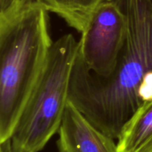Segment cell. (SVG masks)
Segmentation results:
<instances>
[{"label":"cell","mask_w":152,"mask_h":152,"mask_svg":"<svg viewBox=\"0 0 152 152\" xmlns=\"http://www.w3.org/2000/svg\"><path fill=\"white\" fill-rule=\"evenodd\" d=\"M121 8L127 16L128 33L114 72L102 78L77 54L68 92V101L114 140L143 103L138 89L152 71V0H123Z\"/></svg>","instance_id":"6da1fadb"},{"label":"cell","mask_w":152,"mask_h":152,"mask_svg":"<svg viewBox=\"0 0 152 152\" xmlns=\"http://www.w3.org/2000/svg\"><path fill=\"white\" fill-rule=\"evenodd\" d=\"M42 0L0 11V142L10 140L39 78L53 41Z\"/></svg>","instance_id":"7a4b0ae2"},{"label":"cell","mask_w":152,"mask_h":152,"mask_svg":"<svg viewBox=\"0 0 152 152\" xmlns=\"http://www.w3.org/2000/svg\"><path fill=\"white\" fill-rule=\"evenodd\" d=\"M78 50L79 42L71 34L53 41L41 75L4 145L6 152H39L58 133Z\"/></svg>","instance_id":"3957f363"},{"label":"cell","mask_w":152,"mask_h":152,"mask_svg":"<svg viewBox=\"0 0 152 152\" xmlns=\"http://www.w3.org/2000/svg\"><path fill=\"white\" fill-rule=\"evenodd\" d=\"M80 33L78 56L94 74L109 77L117 68L127 37L125 12L117 3L102 0L89 14Z\"/></svg>","instance_id":"277c9868"},{"label":"cell","mask_w":152,"mask_h":152,"mask_svg":"<svg viewBox=\"0 0 152 152\" xmlns=\"http://www.w3.org/2000/svg\"><path fill=\"white\" fill-rule=\"evenodd\" d=\"M58 134V152H119L114 139L96 129L69 101Z\"/></svg>","instance_id":"5b68a950"},{"label":"cell","mask_w":152,"mask_h":152,"mask_svg":"<svg viewBox=\"0 0 152 152\" xmlns=\"http://www.w3.org/2000/svg\"><path fill=\"white\" fill-rule=\"evenodd\" d=\"M117 140L119 152H152V99L137 108Z\"/></svg>","instance_id":"8992f818"},{"label":"cell","mask_w":152,"mask_h":152,"mask_svg":"<svg viewBox=\"0 0 152 152\" xmlns=\"http://www.w3.org/2000/svg\"><path fill=\"white\" fill-rule=\"evenodd\" d=\"M102 0H42L49 12L56 13L80 32L89 14Z\"/></svg>","instance_id":"52a82bcc"},{"label":"cell","mask_w":152,"mask_h":152,"mask_svg":"<svg viewBox=\"0 0 152 152\" xmlns=\"http://www.w3.org/2000/svg\"><path fill=\"white\" fill-rule=\"evenodd\" d=\"M138 96L142 102L152 99V71L144 76L138 89Z\"/></svg>","instance_id":"ba28073f"},{"label":"cell","mask_w":152,"mask_h":152,"mask_svg":"<svg viewBox=\"0 0 152 152\" xmlns=\"http://www.w3.org/2000/svg\"><path fill=\"white\" fill-rule=\"evenodd\" d=\"M18 0H0V11L5 10Z\"/></svg>","instance_id":"9c48e42d"},{"label":"cell","mask_w":152,"mask_h":152,"mask_svg":"<svg viewBox=\"0 0 152 152\" xmlns=\"http://www.w3.org/2000/svg\"><path fill=\"white\" fill-rule=\"evenodd\" d=\"M106 1H114V2L117 3L120 7H121V4H122V1L123 0H106Z\"/></svg>","instance_id":"30bf717a"},{"label":"cell","mask_w":152,"mask_h":152,"mask_svg":"<svg viewBox=\"0 0 152 152\" xmlns=\"http://www.w3.org/2000/svg\"><path fill=\"white\" fill-rule=\"evenodd\" d=\"M0 152H5V150H4V146L1 145V142H0Z\"/></svg>","instance_id":"8fae6325"}]
</instances>
